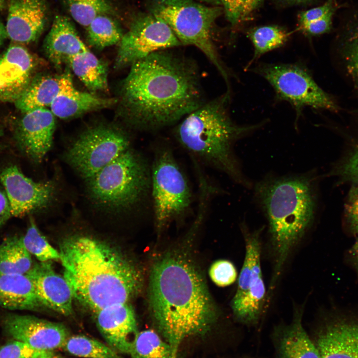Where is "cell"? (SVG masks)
Returning <instances> with one entry per match:
<instances>
[{
  "mask_svg": "<svg viewBox=\"0 0 358 358\" xmlns=\"http://www.w3.org/2000/svg\"><path fill=\"white\" fill-rule=\"evenodd\" d=\"M171 49L133 63L122 81V113L135 128L152 131L172 125L206 102L197 65Z\"/></svg>",
  "mask_w": 358,
  "mask_h": 358,
  "instance_id": "obj_1",
  "label": "cell"
},
{
  "mask_svg": "<svg viewBox=\"0 0 358 358\" xmlns=\"http://www.w3.org/2000/svg\"><path fill=\"white\" fill-rule=\"evenodd\" d=\"M149 303L173 358H177L184 340L206 332L216 319L215 307L201 274L180 254L163 256L152 266Z\"/></svg>",
  "mask_w": 358,
  "mask_h": 358,
  "instance_id": "obj_2",
  "label": "cell"
},
{
  "mask_svg": "<svg viewBox=\"0 0 358 358\" xmlns=\"http://www.w3.org/2000/svg\"><path fill=\"white\" fill-rule=\"evenodd\" d=\"M64 277L74 297L95 313L128 303L142 286L139 269L120 252L89 237L77 236L61 245Z\"/></svg>",
  "mask_w": 358,
  "mask_h": 358,
  "instance_id": "obj_3",
  "label": "cell"
},
{
  "mask_svg": "<svg viewBox=\"0 0 358 358\" xmlns=\"http://www.w3.org/2000/svg\"><path fill=\"white\" fill-rule=\"evenodd\" d=\"M255 194L268 223L274 258L272 289L290 252L313 223L314 196L306 175L265 179L256 186Z\"/></svg>",
  "mask_w": 358,
  "mask_h": 358,
  "instance_id": "obj_4",
  "label": "cell"
},
{
  "mask_svg": "<svg viewBox=\"0 0 358 358\" xmlns=\"http://www.w3.org/2000/svg\"><path fill=\"white\" fill-rule=\"evenodd\" d=\"M230 91L205 102L182 119L175 129L179 143L195 156L249 185L233 153V144L259 127L240 126L229 116Z\"/></svg>",
  "mask_w": 358,
  "mask_h": 358,
  "instance_id": "obj_5",
  "label": "cell"
},
{
  "mask_svg": "<svg viewBox=\"0 0 358 358\" xmlns=\"http://www.w3.org/2000/svg\"><path fill=\"white\" fill-rule=\"evenodd\" d=\"M91 200L108 211L127 210L139 203L151 187V172L131 148L86 180Z\"/></svg>",
  "mask_w": 358,
  "mask_h": 358,
  "instance_id": "obj_6",
  "label": "cell"
},
{
  "mask_svg": "<svg viewBox=\"0 0 358 358\" xmlns=\"http://www.w3.org/2000/svg\"><path fill=\"white\" fill-rule=\"evenodd\" d=\"M151 13L165 21L182 45L199 49L215 67L228 85V72L213 42L212 27L222 9L195 0H156Z\"/></svg>",
  "mask_w": 358,
  "mask_h": 358,
  "instance_id": "obj_7",
  "label": "cell"
},
{
  "mask_svg": "<svg viewBox=\"0 0 358 358\" xmlns=\"http://www.w3.org/2000/svg\"><path fill=\"white\" fill-rule=\"evenodd\" d=\"M254 72L264 78L274 90L278 100L290 103L296 119L303 108L337 112L339 107L333 98L315 82L310 73L298 64H261Z\"/></svg>",
  "mask_w": 358,
  "mask_h": 358,
  "instance_id": "obj_8",
  "label": "cell"
},
{
  "mask_svg": "<svg viewBox=\"0 0 358 358\" xmlns=\"http://www.w3.org/2000/svg\"><path fill=\"white\" fill-rule=\"evenodd\" d=\"M130 148V140L124 131L102 124L83 132L65 152L64 157L87 180Z\"/></svg>",
  "mask_w": 358,
  "mask_h": 358,
  "instance_id": "obj_9",
  "label": "cell"
},
{
  "mask_svg": "<svg viewBox=\"0 0 358 358\" xmlns=\"http://www.w3.org/2000/svg\"><path fill=\"white\" fill-rule=\"evenodd\" d=\"M151 187L159 230L184 214L189 207V186L170 149H161L157 153L151 171Z\"/></svg>",
  "mask_w": 358,
  "mask_h": 358,
  "instance_id": "obj_10",
  "label": "cell"
},
{
  "mask_svg": "<svg viewBox=\"0 0 358 358\" xmlns=\"http://www.w3.org/2000/svg\"><path fill=\"white\" fill-rule=\"evenodd\" d=\"M245 255L231 307L241 323L255 325L263 310L266 290L261 265L259 232L245 231Z\"/></svg>",
  "mask_w": 358,
  "mask_h": 358,
  "instance_id": "obj_11",
  "label": "cell"
},
{
  "mask_svg": "<svg viewBox=\"0 0 358 358\" xmlns=\"http://www.w3.org/2000/svg\"><path fill=\"white\" fill-rule=\"evenodd\" d=\"M119 44L115 63L118 68L155 52L182 45L169 26L152 13L135 20Z\"/></svg>",
  "mask_w": 358,
  "mask_h": 358,
  "instance_id": "obj_12",
  "label": "cell"
},
{
  "mask_svg": "<svg viewBox=\"0 0 358 358\" xmlns=\"http://www.w3.org/2000/svg\"><path fill=\"white\" fill-rule=\"evenodd\" d=\"M319 358H358V312L334 310L312 338Z\"/></svg>",
  "mask_w": 358,
  "mask_h": 358,
  "instance_id": "obj_13",
  "label": "cell"
},
{
  "mask_svg": "<svg viewBox=\"0 0 358 358\" xmlns=\"http://www.w3.org/2000/svg\"><path fill=\"white\" fill-rule=\"evenodd\" d=\"M0 181L7 197L12 217H22L48 206L53 201V181L37 182L26 176L16 165L5 168Z\"/></svg>",
  "mask_w": 358,
  "mask_h": 358,
  "instance_id": "obj_14",
  "label": "cell"
},
{
  "mask_svg": "<svg viewBox=\"0 0 358 358\" xmlns=\"http://www.w3.org/2000/svg\"><path fill=\"white\" fill-rule=\"evenodd\" d=\"M1 324L9 336L40 351L52 352L63 348L69 337L63 324L31 315L7 313Z\"/></svg>",
  "mask_w": 358,
  "mask_h": 358,
  "instance_id": "obj_15",
  "label": "cell"
},
{
  "mask_svg": "<svg viewBox=\"0 0 358 358\" xmlns=\"http://www.w3.org/2000/svg\"><path fill=\"white\" fill-rule=\"evenodd\" d=\"M55 116L47 108L23 113L16 124L14 137L22 152L39 163L51 149L55 129Z\"/></svg>",
  "mask_w": 358,
  "mask_h": 358,
  "instance_id": "obj_16",
  "label": "cell"
},
{
  "mask_svg": "<svg viewBox=\"0 0 358 358\" xmlns=\"http://www.w3.org/2000/svg\"><path fill=\"white\" fill-rule=\"evenodd\" d=\"M36 59L23 45L10 44L0 55V101L14 102L32 79Z\"/></svg>",
  "mask_w": 358,
  "mask_h": 358,
  "instance_id": "obj_17",
  "label": "cell"
},
{
  "mask_svg": "<svg viewBox=\"0 0 358 358\" xmlns=\"http://www.w3.org/2000/svg\"><path fill=\"white\" fill-rule=\"evenodd\" d=\"M47 17L45 0H10L5 25L8 38L22 45L35 41L43 32Z\"/></svg>",
  "mask_w": 358,
  "mask_h": 358,
  "instance_id": "obj_18",
  "label": "cell"
},
{
  "mask_svg": "<svg viewBox=\"0 0 358 358\" xmlns=\"http://www.w3.org/2000/svg\"><path fill=\"white\" fill-rule=\"evenodd\" d=\"M95 313L97 327L108 345L118 353L128 355L139 332L131 305L115 304Z\"/></svg>",
  "mask_w": 358,
  "mask_h": 358,
  "instance_id": "obj_19",
  "label": "cell"
},
{
  "mask_svg": "<svg viewBox=\"0 0 358 358\" xmlns=\"http://www.w3.org/2000/svg\"><path fill=\"white\" fill-rule=\"evenodd\" d=\"M26 274L32 282L42 306L64 315L72 314V290L64 277L53 269L50 261L33 264Z\"/></svg>",
  "mask_w": 358,
  "mask_h": 358,
  "instance_id": "obj_20",
  "label": "cell"
},
{
  "mask_svg": "<svg viewBox=\"0 0 358 358\" xmlns=\"http://www.w3.org/2000/svg\"><path fill=\"white\" fill-rule=\"evenodd\" d=\"M43 48L48 58L58 66L88 49L70 19L61 15L55 17L44 40Z\"/></svg>",
  "mask_w": 358,
  "mask_h": 358,
  "instance_id": "obj_21",
  "label": "cell"
},
{
  "mask_svg": "<svg viewBox=\"0 0 358 358\" xmlns=\"http://www.w3.org/2000/svg\"><path fill=\"white\" fill-rule=\"evenodd\" d=\"M302 310L297 309L289 324L274 333L278 358H319L318 350L302 324Z\"/></svg>",
  "mask_w": 358,
  "mask_h": 358,
  "instance_id": "obj_22",
  "label": "cell"
},
{
  "mask_svg": "<svg viewBox=\"0 0 358 358\" xmlns=\"http://www.w3.org/2000/svg\"><path fill=\"white\" fill-rule=\"evenodd\" d=\"M73 85L70 73L59 76H38L33 77L20 97L14 102L22 113L50 106L54 99Z\"/></svg>",
  "mask_w": 358,
  "mask_h": 358,
  "instance_id": "obj_23",
  "label": "cell"
},
{
  "mask_svg": "<svg viewBox=\"0 0 358 358\" xmlns=\"http://www.w3.org/2000/svg\"><path fill=\"white\" fill-rule=\"evenodd\" d=\"M0 306L11 310H36L42 306L26 274L0 272Z\"/></svg>",
  "mask_w": 358,
  "mask_h": 358,
  "instance_id": "obj_24",
  "label": "cell"
},
{
  "mask_svg": "<svg viewBox=\"0 0 358 358\" xmlns=\"http://www.w3.org/2000/svg\"><path fill=\"white\" fill-rule=\"evenodd\" d=\"M117 101L115 98H103L79 91L73 85L59 94L49 107L55 116L68 119L108 107Z\"/></svg>",
  "mask_w": 358,
  "mask_h": 358,
  "instance_id": "obj_25",
  "label": "cell"
},
{
  "mask_svg": "<svg viewBox=\"0 0 358 358\" xmlns=\"http://www.w3.org/2000/svg\"><path fill=\"white\" fill-rule=\"evenodd\" d=\"M334 56L338 71L358 97V20L338 34Z\"/></svg>",
  "mask_w": 358,
  "mask_h": 358,
  "instance_id": "obj_26",
  "label": "cell"
},
{
  "mask_svg": "<svg viewBox=\"0 0 358 358\" xmlns=\"http://www.w3.org/2000/svg\"><path fill=\"white\" fill-rule=\"evenodd\" d=\"M74 73L92 91L107 90V67L89 49L69 59Z\"/></svg>",
  "mask_w": 358,
  "mask_h": 358,
  "instance_id": "obj_27",
  "label": "cell"
},
{
  "mask_svg": "<svg viewBox=\"0 0 358 358\" xmlns=\"http://www.w3.org/2000/svg\"><path fill=\"white\" fill-rule=\"evenodd\" d=\"M32 266L31 254L25 248L21 237L9 236L0 243V272L26 274Z\"/></svg>",
  "mask_w": 358,
  "mask_h": 358,
  "instance_id": "obj_28",
  "label": "cell"
},
{
  "mask_svg": "<svg viewBox=\"0 0 358 358\" xmlns=\"http://www.w3.org/2000/svg\"><path fill=\"white\" fill-rule=\"evenodd\" d=\"M290 33L284 29L275 25H267L254 28L248 33L254 48V54L246 66L251 65L261 56L284 45L288 40Z\"/></svg>",
  "mask_w": 358,
  "mask_h": 358,
  "instance_id": "obj_29",
  "label": "cell"
},
{
  "mask_svg": "<svg viewBox=\"0 0 358 358\" xmlns=\"http://www.w3.org/2000/svg\"><path fill=\"white\" fill-rule=\"evenodd\" d=\"M86 29L89 43L97 49L119 43L123 35L118 24L109 14L97 16Z\"/></svg>",
  "mask_w": 358,
  "mask_h": 358,
  "instance_id": "obj_30",
  "label": "cell"
},
{
  "mask_svg": "<svg viewBox=\"0 0 358 358\" xmlns=\"http://www.w3.org/2000/svg\"><path fill=\"white\" fill-rule=\"evenodd\" d=\"M128 355L132 358H173L170 345L151 330L138 332Z\"/></svg>",
  "mask_w": 358,
  "mask_h": 358,
  "instance_id": "obj_31",
  "label": "cell"
},
{
  "mask_svg": "<svg viewBox=\"0 0 358 358\" xmlns=\"http://www.w3.org/2000/svg\"><path fill=\"white\" fill-rule=\"evenodd\" d=\"M63 348L72 355L83 358H122L109 345L83 335L69 336Z\"/></svg>",
  "mask_w": 358,
  "mask_h": 358,
  "instance_id": "obj_32",
  "label": "cell"
},
{
  "mask_svg": "<svg viewBox=\"0 0 358 358\" xmlns=\"http://www.w3.org/2000/svg\"><path fill=\"white\" fill-rule=\"evenodd\" d=\"M72 18L86 28L97 16L111 15L113 8L107 0H64Z\"/></svg>",
  "mask_w": 358,
  "mask_h": 358,
  "instance_id": "obj_33",
  "label": "cell"
},
{
  "mask_svg": "<svg viewBox=\"0 0 358 358\" xmlns=\"http://www.w3.org/2000/svg\"><path fill=\"white\" fill-rule=\"evenodd\" d=\"M21 237L26 250L39 262L60 260V253L48 243L33 219L30 220L25 234Z\"/></svg>",
  "mask_w": 358,
  "mask_h": 358,
  "instance_id": "obj_34",
  "label": "cell"
},
{
  "mask_svg": "<svg viewBox=\"0 0 358 358\" xmlns=\"http://www.w3.org/2000/svg\"><path fill=\"white\" fill-rule=\"evenodd\" d=\"M209 274L213 282L221 287L232 284L237 276L234 265L226 260H219L214 262L209 268Z\"/></svg>",
  "mask_w": 358,
  "mask_h": 358,
  "instance_id": "obj_35",
  "label": "cell"
},
{
  "mask_svg": "<svg viewBox=\"0 0 358 358\" xmlns=\"http://www.w3.org/2000/svg\"><path fill=\"white\" fill-rule=\"evenodd\" d=\"M345 216L350 232L358 235V186L353 184L345 204Z\"/></svg>",
  "mask_w": 358,
  "mask_h": 358,
  "instance_id": "obj_36",
  "label": "cell"
},
{
  "mask_svg": "<svg viewBox=\"0 0 358 358\" xmlns=\"http://www.w3.org/2000/svg\"><path fill=\"white\" fill-rule=\"evenodd\" d=\"M39 351L13 339L0 347V358H32Z\"/></svg>",
  "mask_w": 358,
  "mask_h": 358,
  "instance_id": "obj_37",
  "label": "cell"
},
{
  "mask_svg": "<svg viewBox=\"0 0 358 358\" xmlns=\"http://www.w3.org/2000/svg\"><path fill=\"white\" fill-rule=\"evenodd\" d=\"M335 0H327L322 5L301 12L298 16L299 27L324 16L334 13L336 10Z\"/></svg>",
  "mask_w": 358,
  "mask_h": 358,
  "instance_id": "obj_38",
  "label": "cell"
},
{
  "mask_svg": "<svg viewBox=\"0 0 358 358\" xmlns=\"http://www.w3.org/2000/svg\"><path fill=\"white\" fill-rule=\"evenodd\" d=\"M334 13L328 14L317 20L298 27L299 30L308 36H318L329 32L332 28Z\"/></svg>",
  "mask_w": 358,
  "mask_h": 358,
  "instance_id": "obj_39",
  "label": "cell"
},
{
  "mask_svg": "<svg viewBox=\"0 0 358 358\" xmlns=\"http://www.w3.org/2000/svg\"><path fill=\"white\" fill-rule=\"evenodd\" d=\"M340 176L346 181L358 184V147L350 156L339 170Z\"/></svg>",
  "mask_w": 358,
  "mask_h": 358,
  "instance_id": "obj_40",
  "label": "cell"
},
{
  "mask_svg": "<svg viewBox=\"0 0 358 358\" xmlns=\"http://www.w3.org/2000/svg\"><path fill=\"white\" fill-rule=\"evenodd\" d=\"M247 0H220L228 20L232 24L242 18L243 8Z\"/></svg>",
  "mask_w": 358,
  "mask_h": 358,
  "instance_id": "obj_41",
  "label": "cell"
},
{
  "mask_svg": "<svg viewBox=\"0 0 358 358\" xmlns=\"http://www.w3.org/2000/svg\"><path fill=\"white\" fill-rule=\"evenodd\" d=\"M9 203L6 194L0 188V227L11 217Z\"/></svg>",
  "mask_w": 358,
  "mask_h": 358,
  "instance_id": "obj_42",
  "label": "cell"
},
{
  "mask_svg": "<svg viewBox=\"0 0 358 358\" xmlns=\"http://www.w3.org/2000/svg\"><path fill=\"white\" fill-rule=\"evenodd\" d=\"M347 257L351 265L358 274V235L355 243L349 250Z\"/></svg>",
  "mask_w": 358,
  "mask_h": 358,
  "instance_id": "obj_43",
  "label": "cell"
},
{
  "mask_svg": "<svg viewBox=\"0 0 358 358\" xmlns=\"http://www.w3.org/2000/svg\"><path fill=\"white\" fill-rule=\"evenodd\" d=\"M8 38L5 25L0 20V48Z\"/></svg>",
  "mask_w": 358,
  "mask_h": 358,
  "instance_id": "obj_44",
  "label": "cell"
},
{
  "mask_svg": "<svg viewBox=\"0 0 358 358\" xmlns=\"http://www.w3.org/2000/svg\"><path fill=\"white\" fill-rule=\"evenodd\" d=\"M32 358H54L52 352L39 351Z\"/></svg>",
  "mask_w": 358,
  "mask_h": 358,
  "instance_id": "obj_45",
  "label": "cell"
},
{
  "mask_svg": "<svg viewBox=\"0 0 358 358\" xmlns=\"http://www.w3.org/2000/svg\"><path fill=\"white\" fill-rule=\"evenodd\" d=\"M283 2L292 5V4H303L308 2H310L314 0H280Z\"/></svg>",
  "mask_w": 358,
  "mask_h": 358,
  "instance_id": "obj_46",
  "label": "cell"
},
{
  "mask_svg": "<svg viewBox=\"0 0 358 358\" xmlns=\"http://www.w3.org/2000/svg\"><path fill=\"white\" fill-rule=\"evenodd\" d=\"M201 2L210 4L211 5L219 6L221 4L220 0H195Z\"/></svg>",
  "mask_w": 358,
  "mask_h": 358,
  "instance_id": "obj_47",
  "label": "cell"
},
{
  "mask_svg": "<svg viewBox=\"0 0 358 358\" xmlns=\"http://www.w3.org/2000/svg\"><path fill=\"white\" fill-rule=\"evenodd\" d=\"M6 7L5 0H0V10H2Z\"/></svg>",
  "mask_w": 358,
  "mask_h": 358,
  "instance_id": "obj_48",
  "label": "cell"
}]
</instances>
